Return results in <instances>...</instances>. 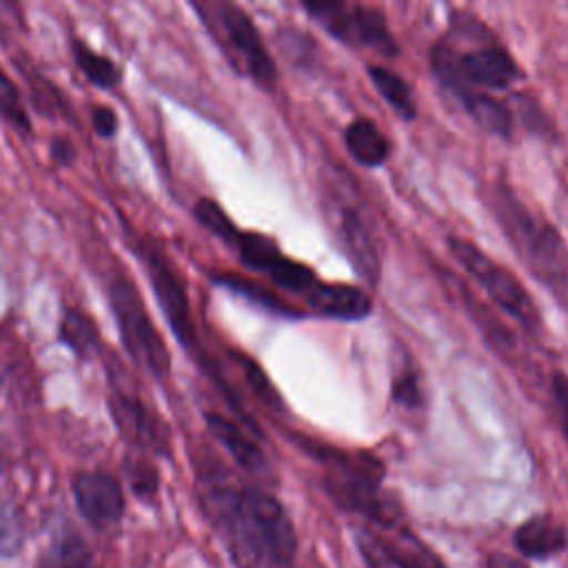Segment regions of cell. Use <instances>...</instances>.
Segmentation results:
<instances>
[{
  "instance_id": "1",
  "label": "cell",
  "mask_w": 568,
  "mask_h": 568,
  "mask_svg": "<svg viewBox=\"0 0 568 568\" xmlns=\"http://www.w3.org/2000/svg\"><path fill=\"white\" fill-rule=\"evenodd\" d=\"M211 233L220 235L246 268L264 275L277 291L297 297L300 304L320 317L357 322L373 313V300L364 288L324 282L315 268L282 253L275 240L257 231H240L229 215L222 217Z\"/></svg>"
},
{
  "instance_id": "2",
  "label": "cell",
  "mask_w": 568,
  "mask_h": 568,
  "mask_svg": "<svg viewBox=\"0 0 568 568\" xmlns=\"http://www.w3.org/2000/svg\"><path fill=\"white\" fill-rule=\"evenodd\" d=\"M430 73L444 95L497 93L524 80L513 53L477 16L453 11L448 31L430 47Z\"/></svg>"
},
{
  "instance_id": "3",
  "label": "cell",
  "mask_w": 568,
  "mask_h": 568,
  "mask_svg": "<svg viewBox=\"0 0 568 568\" xmlns=\"http://www.w3.org/2000/svg\"><path fill=\"white\" fill-rule=\"evenodd\" d=\"M484 202L526 271L568 313V242L499 175L486 184Z\"/></svg>"
},
{
  "instance_id": "4",
  "label": "cell",
  "mask_w": 568,
  "mask_h": 568,
  "mask_svg": "<svg viewBox=\"0 0 568 568\" xmlns=\"http://www.w3.org/2000/svg\"><path fill=\"white\" fill-rule=\"evenodd\" d=\"M209 501L231 541L253 564L288 566L295 557V530L284 506L266 490L213 484Z\"/></svg>"
},
{
  "instance_id": "5",
  "label": "cell",
  "mask_w": 568,
  "mask_h": 568,
  "mask_svg": "<svg viewBox=\"0 0 568 568\" xmlns=\"http://www.w3.org/2000/svg\"><path fill=\"white\" fill-rule=\"evenodd\" d=\"M317 193L333 242L355 275L368 286H377L382 277V242L359 189L339 166L324 164L317 178Z\"/></svg>"
},
{
  "instance_id": "6",
  "label": "cell",
  "mask_w": 568,
  "mask_h": 568,
  "mask_svg": "<svg viewBox=\"0 0 568 568\" xmlns=\"http://www.w3.org/2000/svg\"><path fill=\"white\" fill-rule=\"evenodd\" d=\"M297 442L324 468V488L333 501L384 526H393L397 510L382 497L384 468L377 457L366 450L337 448L304 437H297Z\"/></svg>"
},
{
  "instance_id": "7",
  "label": "cell",
  "mask_w": 568,
  "mask_h": 568,
  "mask_svg": "<svg viewBox=\"0 0 568 568\" xmlns=\"http://www.w3.org/2000/svg\"><path fill=\"white\" fill-rule=\"evenodd\" d=\"M202 24L209 29L211 38L229 60V64L244 78L253 80L264 89H273L277 82V67L260 36V29L251 16L226 0L193 2Z\"/></svg>"
},
{
  "instance_id": "8",
  "label": "cell",
  "mask_w": 568,
  "mask_h": 568,
  "mask_svg": "<svg viewBox=\"0 0 568 568\" xmlns=\"http://www.w3.org/2000/svg\"><path fill=\"white\" fill-rule=\"evenodd\" d=\"M446 248L450 257L466 271L470 280L479 284V288L488 295V300L501 308L508 317H513L524 331L530 335L541 333V313L532 300V295L526 291V286L510 273L506 266L495 262L490 255H486L477 244H473L466 237L448 235Z\"/></svg>"
},
{
  "instance_id": "9",
  "label": "cell",
  "mask_w": 568,
  "mask_h": 568,
  "mask_svg": "<svg viewBox=\"0 0 568 568\" xmlns=\"http://www.w3.org/2000/svg\"><path fill=\"white\" fill-rule=\"evenodd\" d=\"M302 9L337 42L366 49L384 58H395L399 53V42L395 40L388 20L382 9L362 2L342 0H306Z\"/></svg>"
},
{
  "instance_id": "10",
  "label": "cell",
  "mask_w": 568,
  "mask_h": 568,
  "mask_svg": "<svg viewBox=\"0 0 568 568\" xmlns=\"http://www.w3.org/2000/svg\"><path fill=\"white\" fill-rule=\"evenodd\" d=\"M109 300L129 355L138 366L162 377L169 371V351L146 315L133 284L122 277L113 280L109 286Z\"/></svg>"
},
{
  "instance_id": "11",
  "label": "cell",
  "mask_w": 568,
  "mask_h": 568,
  "mask_svg": "<svg viewBox=\"0 0 568 568\" xmlns=\"http://www.w3.org/2000/svg\"><path fill=\"white\" fill-rule=\"evenodd\" d=\"M142 253H144L153 293L158 295V302H160L173 333L178 335L182 346L197 348V333H195V326L191 320L189 300H186L184 286L180 284L175 271L171 268V262L164 257V253L158 246H144Z\"/></svg>"
},
{
  "instance_id": "12",
  "label": "cell",
  "mask_w": 568,
  "mask_h": 568,
  "mask_svg": "<svg viewBox=\"0 0 568 568\" xmlns=\"http://www.w3.org/2000/svg\"><path fill=\"white\" fill-rule=\"evenodd\" d=\"M73 499L80 515L93 526H106L122 517L124 495L120 484L104 473H80L73 484Z\"/></svg>"
},
{
  "instance_id": "13",
  "label": "cell",
  "mask_w": 568,
  "mask_h": 568,
  "mask_svg": "<svg viewBox=\"0 0 568 568\" xmlns=\"http://www.w3.org/2000/svg\"><path fill=\"white\" fill-rule=\"evenodd\" d=\"M477 129L488 135L510 140L515 133V113L508 102L499 100L493 93H473L462 91L446 95Z\"/></svg>"
},
{
  "instance_id": "14",
  "label": "cell",
  "mask_w": 568,
  "mask_h": 568,
  "mask_svg": "<svg viewBox=\"0 0 568 568\" xmlns=\"http://www.w3.org/2000/svg\"><path fill=\"white\" fill-rule=\"evenodd\" d=\"M206 426L211 430V435L229 450V455L246 470L253 475H262L268 470V462L264 450L260 448V444L251 437V433H246L242 426H237L235 422L209 413L206 415Z\"/></svg>"
},
{
  "instance_id": "15",
  "label": "cell",
  "mask_w": 568,
  "mask_h": 568,
  "mask_svg": "<svg viewBox=\"0 0 568 568\" xmlns=\"http://www.w3.org/2000/svg\"><path fill=\"white\" fill-rule=\"evenodd\" d=\"M344 146L348 155L366 166V169H377L386 164V160L393 153V144L388 135L377 126L375 120L371 118H353L346 129H344Z\"/></svg>"
},
{
  "instance_id": "16",
  "label": "cell",
  "mask_w": 568,
  "mask_h": 568,
  "mask_svg": "<svg viewBox=\"0 0 568 568\" xmlns=\"http://www.w3.org/2000/svg\"><path fill=\"white\" fill-rule=\"evenodd\" d=\"M515 546L524 557L544 559L568 546V532L559 519L550 515H535L515 530Z\"/></svg>"
},
{
  "instance_id": "17",
  "label": "cell",
  "mask_w": 568,
  "mask_h": 568,
  "mask_svg": "<svg viewBox=\"0 0 568 568\" xmlns=\"http://www.w3.org/2000/svg\"><path fill=\"white\" fill-rule=\"evenodd\" d=\"M366 73L368 80L373 82L375 91L384 98V102L404 120H415L417 115V104H415V95L410 84L393 69L384 67V64H366Z\"/></svg>"
},
{
  "instance_id": "18",
  "label": "cell",
  "mask_w": 568,
  "mask_h": 568,
  "mask_svg": "<svg viewBox=\"0 0 568 568\" xmlns=\"http://www.w3.org/2000/svg\"><path fill=\"white\" fill-rule=\"evenodd\" d=\"M89 561L91 550L84 539L73 530H64L42 550L38 568H87Z\"/></svg>"
},
{
  "instance_id": "19",
  "label": "cell",
  "mask_w": 568,
  "mask_h": 568,
  "mask_svg": "<svg viewBox=\"0 0 568 568\" xmlns=\"http://www.w3.org/2000/svg\"><path fill=\"white\" fill-rule=\"evenodd\" d=\"M379 537L393 568H446L433 550H428L419 539L410 535L399 532L393 537Z\"/></svg>"
},
{
  "instance_id": "20",
  "label": "cell",
  "mask_w": 568,
  "mask_h": 568,
  "mask_svg": "<svg viewBox=\"0 0 568 568\" xmlns=\"http://www.w3.org/2000/svg\"><path fill=\"white\" fill-rule=\"evenodd\" d=\"M215 282H217L220 286H226V288H231V291H235V293L248 297L251 302L260 304L262 308H266V311H271V313H275V315H284V317H304V311H302V308H297V306H293V304L280 300L275 293H271L266 286H262V284H257V282H251V280H246V277L231 275V273L217 275Z\"/></svg>"
},
{
  "instance_id": "21",
  "label": "cell",
  "mask_w": 568,
  "mask_h": 568,
  "mask_svg": "<svg viewBox=\"0 0 568 568\" xmlns=\"http://www.w3.org/2000/svg\"><path fill=\"white\" fill-rule=\"evenodd\" d=\"M71 47H73V58H75L78 67L84 71V75L93 84H98L102 89H111L120 82V69L113 60L98 55L93 49H89L80 40H71Z\"/></svg>"
},
{
  "instance_id": "22",
  "label": "cell",
  "mask_w": 568,
  "mask_h": 568,
  "mask_svg": "<svg viewBox=\"0 0 568 568\" xmlns=\"http://www.w3.org/2000/svg\"><path fill=\"white\" fill-rule=\"evenodd\" d=\"M390 399L404 410L417 413L424 408V386L417 371L402 366L390 382Z\"/></svg>"
},
{
  "instance_id": "23",
  "label": "cell",
  "mask_w": 568,
  "mask_h": 568,
  "mask_svg": "<svg viewBox=\"0 0 568 568\" xmlns=\"http://www.w3.org/2000/svg\"><path fill=\"white\" fill-rule=\"evenodd\" d=\"M62 339L80 355H89L98 346V331L89 317L78 311H69L62 320Z\"/></svg>"
},
{
  "instance_id": "24",
  "label": "cell",
  "mask_w": 568,
  "mask_h": 568,
  "mask_svg": "<svg viewBox=\"0 0 568 568\" xmlns=\"http://www.w3.org/2000/svg\"><path fill=\"white\" fill-rule=\"evenodd\" d=\"M0 115L18 131H29V115L20 102L16 84L9 80V75L0 69Z\"/></svg>"
},
{
  "instance_id": "25",
  "label": "cell",
  "mask_w": 568,
  "mask_h": 568,
  "mask_svg": "<svg viewBox=\"0 0 568 568\" xmlns=\"http://www.w3.org/2000/svg\"><path fill=\"white\" fill-rule=\"evenodd\" d=\"M22 546V524L18 513L0 501V557H11Z\"/></svg>"
},
{
  "instance_id": "26",
  "label": "cell",
  "mask_w": 568,
  "mask_h": 568,
  "mask_svg": "<svg viewBox=\"0 0 568 568\" xmlns=\"http://www.w3.org/2000/svg\"><path fill=\"white\" fill-rule=\"evenodd\" d=\"M552 397L557 404V415H559V428L561 435L568 444V377L566 375H555L552 377Z\"/></svg>"
},
{
  "instance_id": "27",
  "label": "cell",
  "mask_w": 568,
  "mask_h": 568,
  "mask_svg": "<svg viewBox=\"0 0 568 568\" xmlns=\"http://www.w3.org/2000/svg\"><path fill=\"white\" fill-rule=\"evenodd\" d=\"M91 122H93V129L102 138H111L115 133V129H118V118H115V113L109 106H95L91 111Z\"/></svg>"
},
{
  "instance_id": "28",
  "label": "cell",
  "mask_w": 568,
  "mask_h": 568,
  "mask_svg": "<svg viewBox=\"0 0 568 568\" xmlns=\"http://www.w3.org/2000/svg\"><path fill=\"white\" fill-rule=\"evenodd\" d=\"M486 568H528V566L517 557H510V555H504V552H493L486 559Z\"/></svg>"
},
{
  "instance_id": "29",
  "label": "cell",
  "mask_w": 568,
  "mask_h": 568,
  "mask_svg": "<svg viewBox=\"0 0 568 568\" xmlns=\"http://www.w3.org/2000/svg\"><path fill=\"white\" fill-rule=\"evenodd\" d=\"M51 151H53V158H55L58 162H69V160H71V155H73L71 144H69V142H64V140H55V142H53V146H51Z\"/></svg>"
}]
</instances>
